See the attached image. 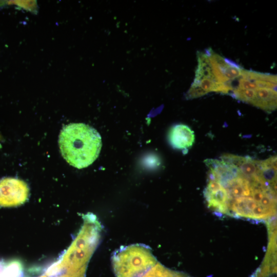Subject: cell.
Masks as SVG:
<instances>
[{
  "mask_svg": "<svg viewBox=\"0 0 277 277\" xmlns=\"http://www.w3.org/2000/svg\"><path fill=\"white\" fill-rule=\"evenodd\" d=\"M29 189L22 180L5 177L0 180V207L17 206L28 199Z\"/></svg>",
  "mask_w": 277,
  "mask_h": 277,
  "instance_id": "3",
  "label": "cell"
},
{
  "mask_svg": "<svg viewBox=\"0 0 277 277\" xmlns=\"http://www.w3.org/2000/svg\"><path fill=\"white\" fill-rule=\"evenodd\" d=\"M58 143L62 155L71 166L86 168L98 157L102 143L99 133L83 123H71L61 131Z\"/></svg>",
  "mask_w": 277,
  "mask_h": 277,
  "instance_id": "1",
  "label": "cell"
},
{
  "mask_svg": "<svg viewBox=\"0 0 277 277\" xmlns=\"http://www.w3.org/2000/svg\"><path fill=\"white\" fill-rule=\"evenodd\" d=\"M205 163L209 168V179H214L223 185L240 174L238 169L223 161L206 159Z\"/></svg>",
  "mask_w": 277,
  "mask_h": 277,
  "instance_id": "5",
  "label": "cell"
},
{
  "mask_svg": "<svg viewBox=\"0 0 277 277\" xmlns=\"http://www.w3.org/2000/svg\"><path fill=\"white\" fill-rule=\"evenodd\" d=\"M255 98L253 105L271 112L276 108V91L267 88H258L255 90Z\"/></svg>",
  "mask_w": 277,
  "mask_h": 277,
  "instance_id": "7",
  "label": "cell"
},
{
  "mask_svg": "<svg viewBox=\"0 0 277 277\" xmlns=\"http://www.w3.org/2000/svg\"><path fill=\"white\" fill-rule=\"evenodd\" d=\"M231 92L230 95L235 98L253 105L255 98L254 90L235 88Z\"/></svg>",
  "mask_w": 277,
  "mask_h": 277,
  "instance_id": "9",
  "label": "cell"
},
{
  "mask_svg": "<svg viewBox=\"0 0 277 277\" xmlns=\"http://www.w3.org/2000/svg\"><path fill=\"white\" fill-rule=\"evenodd\" d=\"M207 54L213 73L218 82L228 83L239 78L244 70L238 64L224 58L211 48L205 51Z\"/></svg>",
  "mask_w": 277,
  "mask_h": 277,
  "instance_id": "4",
  "label": "cell"
},
{
  "mask_svg": "<svg viewBox=\"0 0 277 277\" xmlns=\"http://www.w3.org/2000/svg\"><path fill=\"white\" fill-rule=\"evenodd\" d=\"M206 94V93L200 87L191 85L187 93L186 97L188 99H191L202 96Z\"/></svg>",
  "mask_w": 277,
  "mask_h": 277,
  "instance_id": "10",
  "label": "cell"
},
{
  "mask_svg": "<svg viewBox=\"0 0 277 277\" xmlns=\"http://www.w3.org/2000/svg\"><path fill=\"white\" fill-rule=\"evenodd\" d=\"M157 263L147 247L138 244L122 248L112 258L116 277H140Z\"/></svg>",
  "mask_w": 277,
  "mask_h": 277,
  "instance_id": "2",
  "label": "cell"
},
{
  "mask_svg": "<svg viewBox=\"0 0 277 277\" xmlns=\"http://www.w3.org/2000/svg\"><path fill=\"white\" fill-rule=\"evenodd\" d=\"M168 137L170 143L174 148L182 150L190 148L195 140L193 131L184 124L176 125L172 127Z\"/></svg>",
  "mask_w": 277,
  "mask_h": 277,
  "instance_id": "6",
  "label": "cell"
},
{
  "mask_svg": "<svg viewBox=\"0 0 277 277\" xmlns=\"http://www.w3.org/2000/svg\"><path fill=\"white\" fill-rule=\"evenodd\" d=\"M140 277H189L182 273L170 270L159 263Z\"/></svg>",
  "mask_w": 277,
  "mask_h": 277,
  "instance_id": "8",
  "label": "cell"
}]
</instances>
